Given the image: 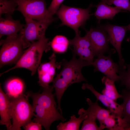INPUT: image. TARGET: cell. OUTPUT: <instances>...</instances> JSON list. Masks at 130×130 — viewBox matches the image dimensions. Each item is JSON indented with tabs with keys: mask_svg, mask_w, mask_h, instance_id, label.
I'll return each mask as SVG.
<instances>
[{
	"mask_svg": "<svg viewBox=\"0 0 130 130\" xmlns=\"http://www.w3.org/2000/svg\"><path fill=\"white\" fill-rule=\"evenodd\" d=\"M76 56L73 54L71 60L68 62L65 60L61 61L63 68L52 82V85L55 90L54 94L57 100L58 109L60 110H61V99L66 90L73 83L87 82L82 74L81 69L84 66L92 65V64L89 62L77 59Z\"/></svg>",
	"mask_w": 130,
	"mask_h": 130,
	"instance_id": "cell-2",
	"label": "cell"
},
{
	"mask_svg": "<svg viewBox=\"0 0 130 130\" xmlns=\"http://www.w3.org/2000/svg\"><path fill=\"white\" fill-rule=\"evenodd\" d=\"M106 32L99 28H91L87 32L95 57L98 58L106 52L112 54L115 52L109 47V41Z\"/></svg>",
	"mask_w": 130,
	"mask_h": 130,
	"instance_id": "cell-10",
	"label": "cell"
},
{
	"mask_svg": "<svg viewBox=\"0 0 130 130\" xmlns=\"http://www.w3.org/2000/svg\"><path fill=\"white\" fill-rule=\"evenodd\" d=\"M0 45L2 46L0 51V68L6 65L16 64L24 52L20 33L1 40Z\"/></svg>",
	"mask_w": 130,
	"mask_h": 130,
	"instance_id": "cell-7",
	"label": "cell"
},
{
	"mask_svg": "<svg viewBox=\"0 0 130 130\" xmlns=\"http://www.w3.org/2000/svg\"><path fill=\"white\" fill-rule=\"evenodd\" d=\"M96 7L97 9L94 14L99 23L102 19H112L117 13L121 12H125L117 7L108 5L106 3L101 1Z\"/></svg>",
	"mask_w": 130,
	"mask_h": 130,
	"instance_id": "cell-17",
	"label": "cell"
},
{
	"mask_svg": "<svg viewBox=\"0 0 130 130\" xmlns=\"http://www.w3.org/2000/svg\"><path fill=\"white\" fill-rule=\"evenodd\" d=\"M49 59L48 62L40 64L37 69L39 83L42 89L47 88L50 86L49 84L52 82L56 69H59L62 65L61 61L56 62L55 53L52 54Z\"/></svg>",
	"mask_w": 130,
	"mask_h": 130,
	"instance_id": "cell-11",
	"label": "cell"
},
{
	"mask_svg": "<svg viewBox=\"0 0 130 130\" xmlns=\"http://www.w3.org/2000/svg\"><path fill=\"white\" fill-rule=\"evenodd\" d=\"M29 97L23 94L18 97L12 98L11 101V115L13 123L11 130H21V127L31 121L35 114L28 101Z\"/></svg>",
	"mask_w": 130,
	"mask_h": 130,
	"instance_id": "cell-4",
	"label": "cell"
},
{
	"mask_svg": "<svg viewBox=\"0 0 130 130\" xmlns=\"http://www.w3.org/2000/svg\"><path fill=\"white\" fill-rule=\"evenodd\" d=\"M17 4L14 0H0V16L3 14L11 15Z\"/></svg>",
	"mask_w": 130,
	"mask_h": 130,
	"instance_id": "cell-25",
	"label": "cell"
},
{
	"mask_svg": "<svg viewBox=\"0 0 130 130\" xmlns=\"http://www.w3.org/2000/svg\"><path fill=\"white\" fill-rule=\"evenodd\" d=\"M10 107V98L3 91L0 84V125H5L8 130H11L12 126Z\"/></svg>",
	"mask_w": 130,
	"mask_h": 130,
	"instance_id": "cell-16",
	"label": "cell"
},
{
	"mask_svg": "<svg viewBox=\"0 0 130 130\" xmlns=\"http://www.w3.org/2000/svg\"><path fill=\"white\" fill-rule=\"evenodd\" d=\"M112 55L99 57L94 59L92 65L94 67V72H100L115 82L120 80V76L117 73H119L120 68L119 64L113 61L111 57Z\"/></svg>",
	"mask_w": 130,
	"mask_h": 130,
	"instance_id": "cell-12",
	"label": "cell"
},
{
	"mask_svg": "<svg viewBox=\"0 0 130 130\" xmlns=\"http://www.w3.org/2000/svg\"><path fill=\"white\" fill-rule=\"evenodd\" d=\"M109 5H114L120 10H124L130 12V0H101Z\"/></svg>",
	"mask_w": 130,
	"mask_h": 130,
	"instance_id": "cell-27",
	"label": "cell"
},
{
	"mask_svg": "<svg viewBox=\"0 0 130 130\" xmlns=\"http://www.w3.org/2000/svg\"><path fill=\"white\" fill-rule=\"evenodd\" d=\"M26 24L20 31L23 49L28 47L31 44L45 35L46 29L51 23L25 18Z\"/></svg>",
	"mask_w": 130,
	"mask_h": 130,
	"instance_id": "cell-8",
	"label": "cell"
},
{
	"mask_svg": "<svg viewBox=\"0 0 130 130\" xmlns=\"http://www.w3.org/2000/svg\"><path fill=\"white\" fill-rule=\"evenodd\" d=\"M17 4L16 10L25 18L51 23L55 19L46 8L45 0H14Z\"/></svg>",
	"mask_w": 130,
	"mask_h": 130,
	"instance_id": "cell-6",
	"label": "cell"
},
{
	"mask_svg": "<svg viewBox=\"0 0 130 130\" xmlns=\"http://www.w3.org/2000/svg\"><path fill=\"white\" fill-rule=\"evenodd\" d=\"M54 88L52 85L43 89L41 93H27L32 100V106L36 113L33 120L40 124L47 130H50L54 122L60 120L64 122L66 120L57 109L55 95L52 93Z\"/></svg>",
	"mask_w": 130,
	"mask_h": 130,
	"instance_id": "cell-1",
	"label": "cell"
},
{
	"mask_svg": "<svg viewBox=\"0 0 130 130\" xmlns=\"http://www.w3.org/2000/svg\"><path fill=\"white\" fill-rule=\"evenodd\" d=\"M92 6L91 4L87 8L83 9L62 5L56 13L62 22L60 25L68 26L75 31L76 35H80L78 29L89 19Z\"/></svg>",
	"mask_w": 130,
	"mask_h": 130,
	"instance_id": "cell-5",
	"label": "cell"
},
{
	"mask_svg": "<svg viewBox=\"0 0 130 130\" xmlns=\"http://www.w3.org/2000/svg\"><path fill=\"white\" fill-rule=\"evenodd\" d=\"M102 83L105 86L102 91V94L114 101L122 98V95L118 92L114 81L106 76H104L101 79Z\"/></svg>",
	"mask_w": 130,
	"mask_h": 130,
	"instance_id": "cell-20",
	"label": "cell"
},
{
	"mask_svg": "<svg viewBox=\"0 0 130 130\" xmlns=\"http://www.w3.org/2000/svg\"><path fill=\"white\" fill-rule=\"evenodd\" d=\"M81 114L87 115L84 120L81 130H101L102 128L98 127L96 123V117L92 112L88 109L85 110L83 108L78 110V114Z\"/></svg>",
	"mask_w": 130,
	"mask_h": 130,
	"instance_id": "cell-21",
	"label": "cell"
},
{
	"mask_svg": "<svg viewBox=\"0 0 130 130\" xmlns=\"http://www.w3.org/2000/svg\"><path fill=\"white\" fill-rule=\"evenodd\" d=\"M76 35L75 38L69 40L70 44L73 47V53L78 55L80 59L89 62L92 64L95 57L87 34L81 37Z\"/></svg>",
	"mask_w": 130,
	"mask_h": 130,
	"instance_id": "cell-13",
	"label": "cell"
},
{
	"mask_svg": "<svg viewBox=\"0 0 130 130\" xmlns=\"http://www.w3.org/2000/svg\"><path fill=\"white\" fill-rule=\"evenodd\" d=\"M78 118L74 115H72L70 119L67 122L60 123L57 126L58 130H79L80 125L82 122L87 117V115L79 114Z\"/></svg>",
	"mask_w": 130,
	"mask_h": 130,
	"instance_id": "cell-22",
	"label": "cell"
},
{
	"mask_svg": "<svg viewBox=\"0 0 130 130\" xmlns=\"http://www.w3.org/2000/svg\"><path fill=\"white\" fill-rule=\"evenodd\" d=\"M122 95L123 102L121 104L122 108L121 117L130 125V90H123Z\"/></svg>",
	"mask_w": 130,
	"mask_h": 130,
	"instance_id": "cell-24",
	"label": "cell"
},
{
	"mask_svg": "<svg viewBox=\"0 0 130 130\" xmlns=\"http://www.w3.org/2000/svg\"><path fill=\"white\" fill-rule=\"evenodd\" d=\"M126 69L120 70L119 72L121 84L125 86L127 90H130V64L125 63Z\"/></svg>",
	"mask_w": 130,
	"mask_h": 130,
	"instance_id": "cell-26",
	"label": "cell"
},
{
	"mask_svg": "<svg viewBox=\"0 0 130 130\" xmlns=\"http://www.w3.org/2000/svg\"><path fill=\"white\" fill-rule=\"evenodd\" d=\"M50 47V42L44 35L38 40L32 43L24 52L15 65L1 74L0 75L19 68H24L29 70L31 72L32 75H33L40 64L43 52L49 51Z\"/></svg>",
	"mask_w": 130,
	"mask_h": 130,
	"instance_id": "cell-3",
	"label": "cell"
},
{
	"mask_svg": "<svg viewBox=\"0 0 130 130\" xmlns=\"http://www.w3.org/2000/svg\"><path fill=\"white\" fill-rule=\"evenodd\" d=\"M86 101L89 106L87 109L95 114L100 125H102L104 120L110 115L111 112L109 110L105 109L99 106L98 100L95 102H92L89 98H87Z\"/></svg>",
	"mask_w": 130,
	"mask_h": 130,
	"instance_id": "cell-19",
	"label": "cell"
},
{
	"mask_svg": "<svg viewBox=\"0 0 130 130\" xmlns=\"http://www.w3.org/2000/svg\"><path fill=\"white\" fill-rule=\"evenodd\" d=\"M42 126L39 123L31 121L23 127L25 130H42Z\"/></svg>",
	"mask_w": 130,
	"mask_h": 130,
	"instance_id": "cell-29",
	"label": "cell"
},
{
	"mask_svg": "<svg viewBox=\"0 0 130 130\" xmlns=\"http://www.w3.org/2000/svg\"><path fill=\"white\" fill-rule=\"evenodd\" d=\"M64 0H52L50 5L47 9L49 13L53 16L59 9V7L62 3Z\"/></svg>",
	"mask_w": 130,
	"mask_h": 130,
	"instance_id": "cell-28",
	"label": "cell"
},
{
	"mask_svg": "<svg viewBox=\"0 0 130 130\" xmlns=\"http://www.w3.org/2000/svg\"><path fill=\"white\" fill-rule=\"evenodd\" d=\"M127 26L128 30L130 31V24ZM126 41L128 42H130V36L126 39Z\"/></svg>",
	"mask_w": 130,
	"mask_h": 130,
	"instance_id": "cell-30",
	"label": "cell"
},
{
	"mask_svg": "<svg viewBox=\"0 0 130 130\" xmlns=\"http://www.w3.org/2000/svg\"><path fill=\"white\" fill-rule=\"evenodd\" d=\"M70 44L69 41L62 35L55 36L50 42L51 47L54 53H63L66 52Z\"/></svg>",
	"mask_w": 130,
	"mask_h": 130,
	"instance_id": "cell-23",
	"label": "cell"
},
{
	"mask_svg": "<svg viewBox=\"0 0 130 130\" xmlns=\"http://www.w3.org/2000/svg\"><path fill=\"white\" fill-rule=\"evenodd\" d=\"M24 24L18 20H13L11 15H7L5 18H0V38L3 36H12L17 35L23 28Z\"/></svg>",
	"mask_w": 130,
	"mask_h": 130,
	"instance_id": "cell-15",
	"label": "cell"
},
{
	"mask_svg": "<svg viewBox=\"0 0 130 130\" xmlns=\"http://www.w3.org/2000/svg\"><path fill=\"white\" fill-rule=\"evenodd\" d=\"M99 27L108 33L109 42L118 53L120 70L126 69V66L121 53V46L126 32L128 30L127 26H120L107 23L105 24L99 25Z\"/></svg>",
	"mask_w": 130,
	"mask_h": 130,
	"instance_id": "cell-9",
	"label": "cell"
},
{
	"mask_svg": "<svg viewBox=\"0 0 130 130\" xmlns=\"http://www.w3.org/2000/svg\"><path fill=\"white\" fill-rule=\"evenodd\" d=\"M6 94L10 98H16L23 94L25 85L23 82L17 78L8 80L5 84Z\"/></svg>",
	"mask_w": 130,
	"mask_h": 130,
	"instance_id": "cell-18",
	"label": "cell"
},
{
	"mask_svg": "<svg viewBox=\"0 0 130 130\" xmlns=\"http://www.w3.org/2000/svg\"><path fill=\"white\" fill-rule=\"evenodd\" d=\"M82 88L84 90L86 89L89 90L94 95L97 100L100 101L112 113L121 117L122 112V108L121 104L117 103L116 101L98 92L92 85L88 83H84L82 86Z\"/></svg>",
	"mask_w": 130,
	"mask_h": 130,
	"instance_id": "cell-14",
	"label": "cell"
}]
</instances>
